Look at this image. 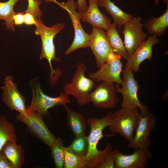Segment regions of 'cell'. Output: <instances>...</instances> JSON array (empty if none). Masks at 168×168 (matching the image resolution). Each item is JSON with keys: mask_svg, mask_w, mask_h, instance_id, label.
I'll use <instances>...</instances> for the list:
<instances>
[{"mask_svg": "<svg viewBox=\"0 0 168 168\" xmlns=\"http://www.w3.org/2000/svg\"><path fill=\"white\" fill-rule=\"evenodd\" d=\"M54 2L68 13L74 29V40L70 46L66 50L64 54H69L74 51L81 48L89 47L90 35L83 29L80 22V13L76 11L78 5L75 0H68L66 3H60L56 0H48Z\"/></svg>", "mask_w": 168, "mask_h": 168, "instance_id": "8992f818", "label": "cell"}, {"mask_svg": "<svg viewBox=\"0 0 168 168\" xmlns=\"http://www.w3.org/2000/svg\"><path fill=\"white\" fill-rule=\"evenodd\" d=\"M17 140L13 124L8 120L6 116L0 115V153L7 142H16Z\"/></svg>", "mask_w": 168, "mask_h": 168, "instance_id": "603a6c76", "label": "cell"}, {"mask_svg": "<svg viewBox=\"0 0 168 168\" xmlns=\"http://www.w3.org/2000/svg\"><path fill=\"white\" fill-rule=\"evenodd\" d=\"M64 147L63 140L60 137H57L54 143L50 147L52 157L56 168L63 167L64 156Z\"/></svg>", "mask_w": 168, "mask_h": 168, "instance_id": "484cf974", "label": "cell"}, {"mask_svg": "<svg viewBox=\"0 0 168 168\" xmlns=\"http://www.w3.org/2000/svg\"><path fill=\"white\" fill-rule=\"evenodd\" d=\"M154 4L156 6H157L159 4V0H154Z\"/></svg>", "mask_w": 168, "mask_h": 168, "instance_id": "836d02e7", "label": "cell"}, {"mask_svg": "<svg viewBox=\"0 0 168 168\" xmlns=\"http://www.w3.org/2000/svg\"><path fill=\"white\" fill-rule=\"evenodd\" d=\"M14 80L10 76L5 78L4 85L1 87L3 91L2 100L11 111L16 110L19 113H25L27 110L26 100L18 91Z\"/></svg>", "mask_w": 168, "mask_h": 168, "instance_id": "9a60e30c", "label": "cell"}, {"mask_svg": "<svg viewBox=\"0 0 168 168\" xmlns=\"http://www.w3.org/2000/svg\"><path fill=\"white\" fill-rule=\"evenodd\" d=\"M88 1L89 4L86 11L83 13H79L81 20L90 24L92 26L107 30L112 24L110 18L100 11L98 0Z\"/></svg>", "mask_w": 168, "mask_h": 168, "instance_id": "e0dca14e", "label": "cell"}, {"mask_svg": "<svg viewBox=\"0 0 168 168\" xmlns=\"http://www.w3.org/2000/svg\"><path fill=\"white\" fill-rule=\"evenodd\" d=\"M26 109V112L16 116L17 120L25 124L29 131L50 148L57 137L49 130L41 115Z\"/></svg>", "mask_w": 168, "mask_h": 168, "instance_id": "ba28073f", "label": "cell"}, {"mask_svg": "<svg viewBox=\"0 0 168 168\" xmlns=\"http://www.w3.org/2000/svg\"><path fill=\"white\" fill-rule=\"evenodd\" d=\"M141 114L137 108H121L112 112L109 129L113 133H117L128 142L133 138V132L139 124Z\"/></svg>", "mask_w": 168, "mask_h": 168, "instance_id": "3957f363", "label": "cell"}, {"mask_svg": "<svg viewBox=\"0 0 168 168\" xmlns=\"http://www.w3.org/2000/svg\"><path fill=\"white\" fill-rule=\"evenodd\" d=\"M24 12L16 13L13 16L14 25H21L24 23Z\"/></svg>", "mask_w": 168, "mask_h": 168, "instance_id": "4dcf8cb0", "label": "cell"}, {"mask_svg": "<svg viewBox=\"0 0 168 168\" xmlns=\"http://www.w3.org/2000/svg\"><path fill=\"white\" fill-rule=\"evenodd\" d=\"M30 84L32 91V96L31 103L26 107V109L36 112L43 118L49 117L48 110L50 108L58 105L71 103L68 96L63 92L60 93L56 97L45 94L36 78L32 80Z\"/></svg>", "mask_w": 168, "mask_h": 168, "instance_id": "5b68a950", "label": "cell"}, {"mask_svg": "<svg viewBox=\"0 0 168 168\" xmlns=\"http://www.w3.org/2000/svg\"><path fill=\"white\" fill-rule=\"evenodd\" d=\"M141 21L140 16L133 17L122 27L124 43L129 56L145 41L148 36L143 30V24L141 23Z\"/></svg>", "mask_w": 168, "mask_h": 168, "instance_id": "7c38bea8", "label": "cell"}, {"mask_svg": "<svg viewBox=\"0 0 168 168\" xmlns=\"http://www.w3.org/2000/svg\"><path fill=\"white\" fill-rule=\"evenodd\" d=\"M86 66L84 63H78L75 74L70 83H66L63 92L67 96L75 97L78 105L83 106L90 103L89 96L90 92L96 85L92 79L85 75Z\"/></svg>", "mask_w": 168, "mask_h": 168, "instance_id": "277c9868", "label": "cell"}, {"mask_svg": "<svg viewBox=\"0 0 168 168\" xmlns=\"http://www.w3.org/2000/svg\"><path fill=\"white\" fill-rule=\"evenodd\" d=\"M117 27L114 22L112 23L109 28L106 30L107 37L113 51L121 58L127 61L129 56Z\"/></svg>", "mask_w": 168, "mask_h": 168, "instance_id": "7402d4cb", "label": "cell"}, {"mask_svg": "<svg viewBox=\"0 0 168 168\" xmlns=\"http://www.w3.org/2000/svg\"><path fill=\"white\" fill-rule=\"evenodd\" d=\"M114 164L115 158L112 151L98 165L96 168H115Z\"/></svg>", "mask_w": 168, "mask_h": 168, "instance_id": "f1b7e54d", "label": "cell"}, {"mask_svg": "<svg viewBox=\"0 0 168 168\" xmlns=\"http://www.w3.org/2000/svg\"><path fill=\"white\" fill-rule=\"evenodd\" d=\"M20 0H8L5 2H0V20H5L6 29L12 32L15 31L13 18L16 12L14 8L15 4Z\"/></svg>", "mask_w": 168, "mask_h": 168, "instance_id": "cb8c5ba5", "label": "cell"}, {"mask_svg": "<svg viewBox=\"0 0 168 168\" xmlns=\"http://www.w3.org/2000/svg\"><path fill=\"white\" fill-rule=\"evenodd\" d=\"M164 1L167 4L165 12L157 17H151L143 24L149 35H154L157 37L165 34L168 27V0Z\"/></svg>", "mask_w": 168, "mask_h": 168, "instance_id": "ffe728a7", "label": "cell"}, {"mask_svg": "<svg viewBox=\"0 0 168 168\" xmlns=\"http://www.w3.org/2000/svg\"><path fill=\"white\" fill-rule=\"evenodd\" d=\"M0 168H14L11 163L6 156L0 153Z\"/></svg>", "mask_w": 168, "mask_h": 168, "instance_id": "f546056e", "label": "cell"}, {"mask_svg": "<svg viewBox=\"0 0 168 168\" xmlns=\"http://www.w3.org/2000/svg\"><path fill=\"white\" fill-rule=\"evenodd\" d=\"M120 58L112 51L109 55L106 62L100 66L98 71L90 74L89 78L96 82L108 81L120 86L123 82L120 76L123 70Z\"/></svg>", "mask_w": 168, "mask_h": 168, "instance_id": "9c48e42d", "label": "cell"}, {"mask_svg": "<svg viewBox=\"0 0 168 168\" xmlns=\"http://www.w3.org/2000/svg\"><path fill=\"white\" fill-rule=\"evenodd\" d=\"M0 152L11 163L14 168H20L24 164V150L22 147L16 142H7Z\"/></svg>", "mask_w": 168, "mask_h": 168, "instance_id": "44dd1931", "label": "cell"}, {"mask_svg": "<svg viewBox=\"0 0 168 168\" xmlns=\"http://www.w3.org/2000/svg\"><path fill=\"white\" fill-rule=\"evenodd\" d=\"M35 1H37V0H35Z\"/></svg>", "mask_w": 168, "mask_h": 168, "instance_id": "e575fe53", "label": "cell"}, {"mask_svg": "<svg viewBox=\"0 0 168 168\" xmlns=\"http://www.w3.org/2000/svg\"><path fill=\"white\" fill-rule=\"evenodd\" d=\"M24 15V23L28 25H35L36 21L33 15L30 13L26 12Z\"/></svg>", "mask_w": 168, "mask_h": 168, "instance_id": "1f68e13d", "label": "cell"}, {"mask_svg": "<svg viewBox=\"0 0 168 168\" xmlns=\"http://www.w3.org/2000/svg\"><path fill=\"white\" fill-rule=\"evenodd\" d=\"M78 12L80 13L85 12L88 8V4L86 0H77Z\"/></svg>", "mask_w": 168, "mask_h": 168, "instance_id": "d6a6232c", "label": "cell"}, {"mask_svg": "<svg viewBox=\"0 0 168 168\" xmlns=\"http://www.w3.org/2000/svg\"><path fill=\"white\" fill-rule=\"evenodd\" d=\"M67 114L66 125L75 137L85 135L86 123L84 116L69 108L67 104L62 105Z\"/></svg>", "mask_w": 168, "mask_h": 168, "instance_id": "ac0fdd59", "label": "cell"}, {"mask_svg": "<svg viewBox=\"0 0 168 168\" xmlns=\"http://www.w3.org/2000/svg\"><path fill=\"white\" fill-rule=\"evenodd\" d=\"M159 40L156 35L148 37L139 47L129 56L125 68L130 70L133 73L138 72L141 63L146 59L151 60L153 55L152 47L158 44Z\"/></svg>", "mask_w": 168, "mask_h": 168, "instance_id": "2e32d148", "label": "cell"}, {"mask_svg": "<svg viewBox=\"0 0 168 168\" xmlns=\"http://www.w3.org/2000/svg\"><path fill=\"white\" fill-rule=\"evenodd\" d=\"M117 86L114 82L102 81L90 92V102L96 107L104 109L115 108L119 101Z\"/></svg>", "mask_w": 168, "mask_h": 168, "instance_id": "30bf717a", "label": "cell"}, {"mask_svg": "<svg viewBox=\"0 0 168 168\" xmlns=\"http://www.w3.org/2000/svg\"><path fill=\"white\" fill-rule=\"evenodd\" d=\"M156 124L155 117L149 111L144 114H141L135 135L127 147L133 150L149 148L151 145L150 135L155 130Z\"/></svg>", "mask_w": 168, "mask_h": 168, "instance_id": "8fae6325", "label": "cell"}, {"mask_svg": "<svg viewBox=\"0 0 168 168\" xmlns=\"http://www.w3.org/2000/svg\"><path fill=\"white\" fill-rule=\"evenodd\" d=\"M36 24L35 34L40 36L42 41V50L40 59H46L48 61L50 69L49 80L52 87L56 84L61 75L59 68L54 69L53 68L52 61L54 60L59 62L60 59L55 56V48L54 43L55 36L64 29V23H58L51 27L45 26L40 18H35Z\"/></svg>", "mask_w": 168, "mask_h": 168, "instance_id": "7a4b0ae2", "label": "cell"}, {"mask_svg": "<svg viewBox=\"0 0 168 168\" xmlns=\"http://www.w3.org/2000/svg\"><path fill=\"white\" fill-rule=\"evenodd\" d=\"M87 136L75 137L69 146V148L75 154L82 157H86L88 149Z\"/></svg>", "mask_w": 168, "mask_h": 168, "instance_id": "4316f807", "label": "cell"}, {"mask_svg": "<svg viewBox=\"0 0 168 168\" xmlns=\"http://www.w3.org/2000/svg\"><path fill=\"white\" fill-rule=\"evenodd\" d=\"M89 35V47L95 57L98 68L105 63L109 54L113 51L107 37L106 32L102 28L92 26Z\"/></svg>", "mask_w": 168, "mask_h": 168, "instance_id": "5bb4252c", "label": "cell"}, {"mask_svg": "<svg viewBox=\"0 0 168 168\" xmlns=\"http://www.w3.org/2000/svg\"><path fill=\"white\" fill-rule=\"evenodd\" d=\"M133 150L132 154L126 155L118 149H113L115 158L114 168H147L153 157L152 152L149 148Z\"/></svg>", "mask_w": 168, "mask_h": 168, "instance_id": "4fadbf2b", "label": "cell"}, {"mask_svg": "<svg viewBox=\"0 0 168 168\" xmlns=\"http://www.w3.org/2000/svg\"><path fill=\"white\" fill-rule=\"evenodd\" d=\"M98 6L105 8L106 12L112 16L114 22L119 29L133 17V15L124 12L111 0H98Z\"/></svg>", "mask_w": 168, "mask_h": 168, "instance_id": "d6986e66", "label": "cell"}, {"mask_svg": "<svg viewBox=\"0 0 168 168\" xmlns=\"http://www.w3.org/2000/svg\"><path fill=\"white\" fill-rule=\"evenodd\" d=\"M64 155L63 168H87L85 157L75 154L68 147H64Z\"/></svg>", "mask_w": 168, "mask_h": 168, "instance_id": "d4e9b609", "label": "cell"}, {"mask_svg": "<svg viewBox=\"0 0 168 168\" xmlns=\"http://www.w3.org/2000/svg\"><path fill=\"white\" fill-rule=\"evenodd\" d=\"M123 78L122 87L117 85V92L123 96L121 108H138L141 114H144L149 111L148 106L141 103L138 97L139 86L134 78L133 73L128 69L122 70Z\"/></svg>", "mask_w": 168, "mask_h": 168, "instance_id": "52a82bcc", "label": "cell"}, {"mask_svg": "<svg viewBox=\"0 0 168 168\" xmlns=\"http://www.w3.org/2000/svg\"><path fill=\"white\" fill-rule=\"evenodd\" d=\"M27 1L28 7L24 13L28 12L31 13L35 19L40 18L43 14L39 6L42 2L40 0H27Z\"/></svg>", "mask_w": 168, "mask_h": 168, "instance_id": "83f0119b", "label": "cell"}, {"mask_svg": "<svg viewBox=\"0 0 168 168\" xmlns=\"http://www.w3.org/2000/svg\"><path fill=\"white\" fill-rule=\"evenodd\" d=\"M112 113L110 112L101 118H90L87 121L90 128V133L87 136L88 149L85 157L87 168H96L98 165L113 151V146L110 142L102 150H99L97 147L102 138L105 136L111 137L114 134L105 135L103 133L104 129L110 124Z\"/></svg>", "mask_w": 168, "mask_h": 168, "instance_id": "6da1fadb", "label": "cell"}]
</instances>
